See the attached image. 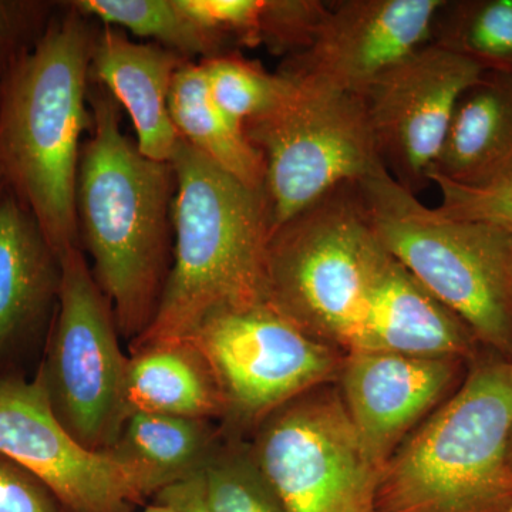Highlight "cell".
I'll return each instance as SVG.
<instances>
[{"label": "cell", "instance_id": "1", "mask_svg": "<svg viewBox=\"0 0 512 512\" xmlns=\"http://www.w3.org/2000/svg\"><path fill=\"white\" fill-rule=\"evenodd\" d=\"M93 126L83 143L76 184L80 248L128 345L151 325L173 265L171 163L141 154L121 130V107L93 82Z\"/></svg>", "mask_w": 512, "mask_h": 512}, {"label": "cell", "instance_id": "2", "mask_svg": "<svg viewBox=\"0 0 512 512\" xmlns=\"http://www.w3.org/2000/svg\"><path fill=\"white\" fill-rule=\"evenodd\" d=\"M94 35L90 19L67 3L0 79V167L60 259L80 247L76 184L82 136L93 126Z\"/></svg>", "mask_w": 512, "mask_h": 512}, {"label": "cell", "instance_id": "3", "mask_svg": "<svg viewBox=\"0 0 512 512\" xmlns=\"http://www.w3.org/2000/svg\"><path fill=\"white\" fill-rule=\"evenodd\" d=\"M173 265L156 318L128 348L190 338L218 311L269 303L264 192L251 190L183 138L173 157Z\"/></svg>", "mask_w": 512, "mask_h": 512}, {"label": "cell", "instance_id": "4", "mask_svg": "<svg viewBox=\"0 0 512 512\" xmlns=\"http://www.w3.org/2000/svg\"><path fill=\"white\" fill-rule=\"evenodd\" d=\"M512 359L477 360L384 463L376 512H512Z\"/></svg>", "mask_w": 512, "mask_h": 512}, {"label": "cell", "instance_id": "5", "mask_svg": "<svg viewBox=\"0 0 512 512\" xmlns=\"http://www.w3.org/2000/svg\"><path fill=\"white\" fill-rule=\"evenodd\" d=\"M380 244L495 355H512V235L448 217L382 167L357 181Z\"/></svg>", "mask_w": 512, "mask_h": 512}, {"label": "cell", "instance_id": "6", "mask_svg": "<svg viewBox=\"0 0 512 512\" xmlns=\"http://www.w3.org/2000/svg\"><path fill=\"white\" fill-rule=\"evenodd\" d=\"M387 259L359 184L339 185L269 234V303L315 338L355 352Z\"/></svg>", "mask_w": 512, "mask_h": 512}, {"label": "cell", "instance_id": "7", "mask_svg": "<svg viewBox=\"0 0 512 512\" xmlns=\"http://www.w3.org/2000/svg\"><path fill=\"white\" fill-rule=\"evenodd\" d=\"M288 79L278 104L244 124L264 160L271 231L384 167L362 97Z\"/></svg>", "mask_w": 512, "mask_h": 512}, {"label": "cell", "instance_id": "8", "mask_svg": "<svg viewBox=\"0 0 512 512\" xmlns=\"http://www.w3.org/2000/svg\"><path fill=\"white\" fill-rule=\"evenodd\" d=\"M62 288L36 377L64 429L92 451L113 446L124 423L127 356L109 299L82 248L62 256Z\"/></svg>", "mask_w": 512, "mask_h": 512}, {"label": "cell", "instance_id": "9", "mask_svg": "<svg viewBox=\"0 0 512 512\" xmlns=\"http://www.w3.org/2000/svg\"><path fill=\"white\" fill-rule=\"evenodd\" d=\"M249 448L289 512H376L382 467L335 390H311L279 407Z\"/></svg>", "mask_w": 512, "mask_h": 512}, {"label": "cell", "instance_id": "10", "mask_svg": "<svg viewBox=\"0 0 512 512\" xmlns=\"http://www.w3.org/2000/svg\"><path fill=\"white\" fill-rule=\"evenodd\" d=\"M190 339L217 376L225 423L258 427L279 407L333 379L342 363L332 345L299 328L271 303L207 316Z\"/></svg>", "mask_w": 512, "mask_h": 512}, {"label": "cell", "instance_id": "11", "mask_svg": "<svg viewBox=\"0 0 512 512\" xmlns=\"http://www.w3.org/2000/svg\"><path fill=\"white\" fill-rule=\"evenodd\" d=\"M0 453L42 481L67 512H130L157 495L146 474L74 439L36 376L0 377Z\"/></svg>", "mask_w": 512, "mask_h": 512}, {"label": "cell", "instance_id": "12", "mask_svg": "<svg viewBox=\"0 0 512 512\" xmlns=\"http://www.w3.org/2000/svg\"><path fill=\"white\" fill-rule=\"evenodd\" d=\"M483 70L430 42L387 69L360 94L380 160L414 195L430 183L458 99Z\"/></svg>", "mask_w": 512, "mask_h": 512}, {"label": "cell", "instance_id": "13", "mask_svg": "<svg viewBox=\"0 0 512 512\" xmlns=\"http://www.w3.org/2000/svg\"><path fill=\"white\" fill-rule=\"evenodd\" d=\"M444 0L328 2L311 42L278 72L360 96L380 74L431 42Z\"/></svg>", "mask_w": 512, "mask_h": 512}, {"label": "cell", "instance_id": "14", "mask_svg": "<svg viewBox=\"0 0 512 512\" xmlns=\"http://www.w3.org/2000/svg\"><path fill=\"white\" fill-rule=\"evenodd\" d=\"M463 360L389 352H350L342 400L373 460L384 466L426 414L443 402Z\"/></svg>", "mask_w": 512, "mask_h": 512}, {"label": "cell", "instance_id": "15", "mask_svg": "<svg viewBox=\"0 0 512 512\" xmlns=\"http://www.w3.org/2000/svg\"><path fill=\"white\" fill-rule=\"evenodd\" d=\"M62 259L35 215L16 197L0 198V377L49 333L62 288Z\"/></svg>", "mask_w": 512, "mask_h": 512}, {"label": "cell", "instance_id": "16", "mask_svg": "<svg viewBox=\"0 0 512 512\" xmlns=\"http://www.w3.org/2000/svg\"><path fill=\"white\" fill-rule=\"evenodd\" d=\"M191 62L157 43H138L104 26L94 35L90 77L127 111L143 156L170 163L178 136L168 109L175 74Z\"/></svg>", "mask_w": 512, "mask_h": 512}, {"label": "cell", "instance_id": "17", "mask_svg": "<svg viewBox=\"0 0 512 512\" xmlns=\"http://www.w3.org/2000/svg\"><path fill=\"white\" fill-rule=\"evenodd\" d=\"M478 346L466 323L389 255L373 288L355 352L473 360Z\"/></svg>", "mask_w": 512, "mask_h": 512}, {"label": "cell", "instance_id": "18", "mask_svg": "<svg viewBox=\"0 0 512 512\" xmlns=\"http://www.w3.org/2000/svg\"><path fill=\"white\" fill-rule=\"evenodd\" d=\"M511 173L512 76L484 72L458 99L430 180L480 187Z\"/></svg>", "mask_w": 512, "mask_h": 512}, {"label": "cell", "instance_id": "19", "mask_svg": "<svg viewBox=\"0 0 512 512\" xmlns=\"http://www.w3.org/2000/svg\"><path fill=\"white\" fill-rule=\"evenodd\" d=\"M123 407L124 420L133 413L211 421L227 416L217 376L190 338L147 343L128 350Z\"/></svg>", "mask_w": 512, "mask_h": 512}, {"label": "cell", "instance_id": "20", "mask_svg": "<svg viewBox=\"0 0 512 512\" xmlns=\"http://www.w3.org/2000/svg\"><path fill=\"white\" fill-rule=\"evenodd\" d=\"M222 440L211 420L133 413L106 453L146 474L158 494L201 473Z\"/></svg>", "mask_w": 512, "mask_h": 512}, {"label": "cell", "instance_id": "21", "mask_svg": "<svg viewBox=\"0 0 512 512\" xmlns=\"http://www.w3.org/2000/svg\"><path fill=\"white\" fill-rule=\"evenodd\" d=\"M168 109L185 143L245 187L264 192V160L244 127L229 119L212 100L201 63H185L175 74Z\"/></svg>", "mask_w": 512, "mask_h": 512}, {"label": "cell", "instance_id": "22", "mask_svg": "<svg viewBox=\"0 0 512 512\" xmlns=\"http://www.w3.org/2000/svg\"><path fill=\"white\" fill-rule=\"evenodd\" d=\"M86 18L104 26L127 29L138 37L153 39L178 55L208 57L228 53L220 37L198 25L178 5V0H77L70 2Z\"/></svg>", "mask_w": 512, "mask_h": 512}, {"label": "cell", "instance_id": "23", "mask_svg": "<svg viewBox=\"0 0 512 512\" xmlns=\"http://www.w3.org/2000/svg\"><path fill=\"white\" fill-rule=\"evenodd\" d=\"M431 42L483 72L512 76V0H444Z\"/></svg>", "mask_w": 512, "mask_h": 512}, {"label": "cell", "instance_id": "24", "mask_svg": "<svg viewBox=\"0 0 512 512\" xmlns=\"http://www.w3.org/2000/svg\"><path fill=\"white\" fill-rule=\"evenodd\" d=\"M200 478L212 512H289L256 464L251 448L225 434Z\"/></svg>", "mask_w": 512, "mask_h": 512}, {"label": "cell", "instance_id": "25", "mask_svg": "<svg viewBox=\"0 0 512 512\" xmlns=\"http://www.w3.org/2000/svg\"><path fill=\"white\" fill-rule=\"evenodd\" d=\"M200 63L212 100L242 127L271 110L289 89V79L284 74L266 72L261 64L238 53H222Z\"/></svg>", "mask_w": 512, "mask_h": 512}, {"label": "cell", "instance_id": "26", "mask_svg": "<svg viewBox=\"0 0 512 512\" xmlns=\"http://www.w3.org/2000/svg\"><path fill=\"white\" fill-rule=\"evenodd\" d=\"M439 188V210L448 217L483 222L512 235V173L480 187H466L433 177Z\"/></svg>", "mask_w": 512, "mask_h": 512}, {"label": "cell", "instance_id": "27", "mask_svg": "<svg viewBox=\"0 0 512 512\" xmlns=\"http://www.w3.org/2000/svg\"><path fill=\"white\" fill-rule=\"evenodd\" d=\"M192 20L228 47L261 45L266 0H178Z\"/></svg>", "mask_w": 512, "mask_h": 512}, {"label": "cell", "instance_id": "28", "mask_svg": "<svg viewBox=\"0 0 512 512\" xmlns=\"http://www.w3.org/2000/svg\"><path fill=\"white\" fill-rule=\"evenodd\" d=\"M52 6L29 0H0V79L45 32Z\"/></svg>", "mask_w": 512, "mask_h": 512}, {"label": "cell", "instance_id": "29", "mask_svg": "<svg viewBox=\"0 0 512 512\" xmlns=\"http://www.w3.org/2000/svg\"><path fill=\"white\" fill-rule=\"evenodd\" d=\"M0 512H67L42 481L0 453Z\"/></svg>", "mask_w": 512, "mask_h": 512}, {"label": "cell", "instance_id": "30", "mask_svg": "<svg viewBox=\"0 0 512 512\" xmlns=\"http://www.w3.org/2000/svg\"><path fill=\"white\" fill-rule=\"evenodd\" d=\"M154 501L167 505L174 512H212L202 494L200 473L188 480L168 485L154 497Z\"/></svg>", "mask_w": 512, "mask_h": 512}, {"label": "cell", "instance_id": "31", "mask_svg": "<svg viewBox=\"0 0 512 512\" xmlns=\"http://www.w3.org/2000/svg\"><path fill=\"white\" fill-rule=\"evenodd\" d=\"M140 512H174V511L171 510L170 507H167V505L156 503V501H154L153 504L148 505L147 508H144V510L140 511Z\"/></svg>", "mask_w": 512, "mask_h": 512}, {"label": "cell", "instance_id": "32", "mask_svg": "<svg viewBox=\"0 0 512 512\" xmlns=\"http://www.w3.org/2000/svg\"><path fill=\"white\" fill-rule=\"evenodd\" d=\"M6 190H8V183H6L5 174H3L2 167H0V198Z\"/></svg>", "mask_w": 512, "mask_h": 512}, {"label": "cell", "instance_id": "33", "mask_svg": "<svg viewBox=\"0 0 512 512\" xmlns=\"http://www.w3.org/2000/svg\"><path fill=\"white\" fill-rule=\"evenodd\" d=\"M510 463L512 466V439H511V446H510Z\"/></svg>", "mask_w": 512, "mask_h": 512}, {"label": "cell", "instance_id": "34", "mask_svg": "<svg viewBox=\"0 0 512 512\" xmlns=\"http://www.w3.org/2000/svg\"><path fill=\"white\" fill-rule=\"evenodd\" d=\"M511 359H512V355H511Z\"/></svg>", "mask_w": 512, "mask_h": 512}]
</instances>
